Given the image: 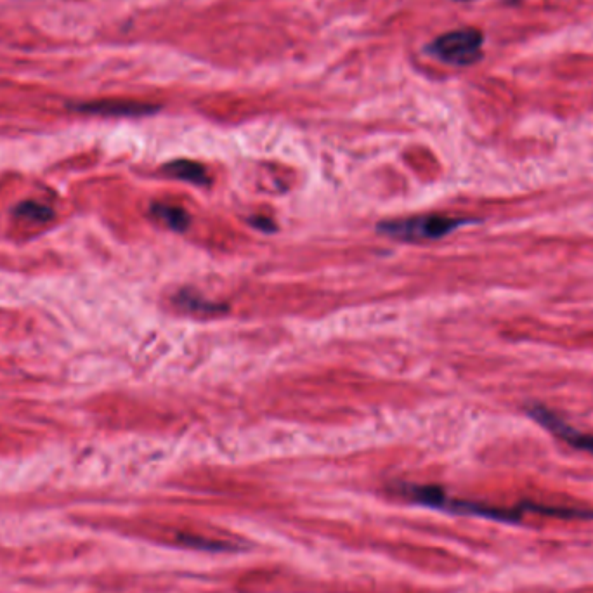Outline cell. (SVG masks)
Instances as JSON below:
<instances>
[{
  "instance_id": "cell-1",
  "label": "cell",
  "mask_w": 593,
  "mask_h": 593,
  "mask_svg": "<svg viewBox=\"0 0 593 593\" xmlns=\"http://www.w3.org/2000/svg\"><path fill=\"white\" fill-rule=\"evenodd\" d=\"M484 35L477 28H460L444 33L432 42L429 51L444 63L470 66L483 58Z\"/></svg>"
},
{
  "instance_id": "cell-2",
  "label": "cell",
  "mask_w": 593,
  "mask_h": 593,
  "mask_svg": "<svg viewBox=\"0 0 593 593\" xmlns=\"http://www.w3.org/2000/svg\"><path fill=\"white\" fill-rule=\"evenodd\" d=\"M462 224L458 219L444 216L410 217V219H396V221L382 222L378 229L385 235L418 242V240H437L451 233Z\"/></svg>"
},
{
  "instance_id": "cell-3",
  "label": "cell",
  "mask_w": 593,
  "mask_h": 593,
  "mask_svg": "<svg viewBox=\"0 0 593 593\" xmlns=\"http://www.w3.org/2000/svg\"><path fill=\"white\" fill-rule=\"evenodd\" d=\"M73 110L99 117H144L158 111V106L129 99H101L91 103H80L72 106Z\"/></svg>"
},
{
  "instance_id": "cell-4",
  "label": "cell",
  "mask_w": 593,
  "mask_h": 593,
  "mask_svg": "<svg viewBox=\"0 0 593 593\" xmlns=\"http://www.w3.org/2000/svg\"><path fill=\"white\" fill-rule=\"evenodd\" d=\"M529 415L535 418L538 424L543 425L547 431L552 432L554 436L559 437L562 441H566L569 446H573L576 450L590 451V453H593V436L576 431L567 422L554 415L552 411H548L547 408L535 406L533 410H529Z\"/></svg>"
},
{
  "instance_id": "cell-5",
  "label": "cell",
  "mask_w": 593,
  "mask_h": 593,
  "mask_svg": "<svg viewBox=\"0 0 593 593\" xmlns=\"http://www.w3.org/2000/svg\"><path fill=\"white\" fill-rule=\"evenodd\" d=\"M167 174L177 179H183L188 183L203 184L207 183V172L200 163L191 162V160H177L165 167Z\"/></svg>"
},
{
  "instance_id": "cell-6",
  "label": "cell",
  "mask_w": 593,
  "mask_h": 593,
  "mask_svg": "<svg viewBox=\"0 0 593 593\" xmlns=\"http://www.w3.org/2000/svg\"><path fill=\"white\" fill-rule=\"evenodd\" d=\"M151 214L157 217L158 221H162L163 224H167L170 229H176V231H183L188 228L189 216L188 212L183 209H179L176 205H169V203H155Z\"/></svg>"
},
{
  "instance_id": "cell-7",
  "label": "cell",
  "mask_w": 593,
  "mask_h": 593,
  "mask_svg": "<svg viewBox=\"0 0 593 593\" xmlns=\"http://www.w3.org/2000/svg\"><path fill=\"white\" fill-rule=\"evenodd\" d=\"M14 214L21 217V219H25V221L40 222V224H44V222H49L53 219L54 210L51 209V207L44 205V203L23 202L16 207Z\"/></svg>"
},
{
  "instance_id": "cell-8",
  "label": "cell",
  "mask_w": 593,
  "mask_h": 593,
  "mask_svg": "<svg viewBox=\"0 0 593 593\" xmlns=\"http://www.w3.org/2000/svg\"><path fill=\"white\" fill-rule=\"evenodd\" d=\"M524 509L536 512V514L552 515V517H562V519H587L592 517V514H587L585 510L576 509H562V507H545V505H538V503H526Z\"/></svg>"
},
{
  "instance_id": "cell-9",
  "label": "cell",
  "mask_w": 593,
  "mask_h": 593,
  "mask_svg": "<svg viewBox=\"0 0 593 593\" xmlns=\"http://www.w3.org/2000/svg\"><path fill=\"white\" fill-rule=\"evenodd\" d=\"M177 304L186 309V311H191V309H200V313H216V304H209L207 300L200 299L198 295H188L184 292L183 295H179L177 297Z\"/></svg>"
},
{
  "instance_id": "cell-10",
  "label": "cell",
  "mask_w": 593,
  "mask_h": 593,
  "mask_svg": "<svg viewBox=\"0 0 593 593\" xmlns=\"http://www.w3.org/2000/svg\"><path fill=\"white\" fill-rule=\"evenodd\" d=\"M181 540H183L184 545L200 548V550H231V545H229V543L210 541L207 540V538H191V536H183Z\"/></svg>"
}]
</instances>
